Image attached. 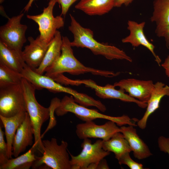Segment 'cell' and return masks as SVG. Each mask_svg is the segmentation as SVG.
Segmentation results:
<instances>
[{
    "instance_id": "cell-1",
    "label": "cell",
    "mask_w": 169,
    "mask_h": 169,
    "mask_svg": "<svg viewBox=\"0 0 169 169\" xmlns=\"http://www.w3.org/2000/svg\"><path fill=\"white\" fill-rule=\"evenodd\" d=\"M70 24L69 30L72 33L74 39L71 42L72 47L88 49L95 55H102L106 59L125 60L132 62V59L123 50L106 44L98 42L94 38L93 31L82 26L70 14Z\"/></svg>"
},
{
    "instance_id": "cell-2",
    "label": "cell",
    "mask_w": 169,
    "mask_h": 169,
    "mask_svg": "<svg viewBox=\"0 0 169 169\" xmlns=\"http://www.w3.org/2000/svg\"><path fill=\"white\" fill-rule=\"evenodd\" d=\"M71 42L67 36H62L61 53L60 56L45 72V75L51 78L68 73L73 75L86 73L105 77L118 75L117 72L95 69L84 66L74 55Z\"/></svg>"
},
{
    "instance_id": "cell-3",
    "label": "cell",
    "mask_w": 169,
    "mask_h": 169,
    "mask_svg": "<svg viewBox=\"0 0 169 169\" xmlns=\"http://www.w3.org/2000/svg\"><path fill=\"white\" fill-rule=\"evenodd\" d=\"M52 100L55 107V113L58 116H62L68 112H71L85 122L99 118L112 121L119 126L126 125L134 126L137 125L135 124L136 119H131L125 115L114 117L103 114L98 112L97 110L90 109L78 104L71 95L69 96L65 95L61 100L57 97Z\"/></svg>"
},
{
    "instance_id": "cell-4",
    "label": "cell",
    "mask_w": 169,
    "mask_h": 169,
    "mask_svg": "<svg viewBox=\"0 0 169 169\" xmlns=\"http://www.w3.org/2000/svg\"><path fill=\"white\" fill-rule=\"evenodd\" d=\"M21 84L23 89L27 112L30 119L34 132L33 146L36 151L42 154L44 152L41 130L43 124L50 116L49 107L45 108L40 105L35 97V87L26 79L23 78Z\"/></svg>"
},
{
    "instance_id": "cell-5",
    "label": "cell",
    "mask_w": 169,
    "mask_h": 169,
    "mask_svg": "<svg viewBox=\"0 0 169 169\" xmlns=\"http://www.w3.org/2000/svg\"><path fill=\"white\" fill-rule=\"evenodd\" d=\"M44 152L37 159L32 167L36 169L43 164L53 169H71L67 142L62 140L58 145L57 140L52 138L50 140L42 141Z\"/></svg>"
},
{
    "instance_id": "cell-6",
    "label": "cell",
    "mask_w": 169,
    "mask_h": 169,
    "mask_svg": "<svg viewBox=\"0 0 169 169\" xmlns=\"http://www.w3.org/2000/svg\"><path fill=\"white\" fill-rule=\"evenodd\" d=\"M21 73L23 78L32 83L36 89L45 88L53 92L68 93L73 96L75 101L79 104L84 103L88 99L87 95L64 87L50 77L37 73L26 64Z\"/></svg>"
},
{
    "instance_id": "cell-7",
    "label": "cell",
    "mask_w": 169,
    "mask_h": 169,
    "mask_svg": "<svg viewBox=\"0 0 169 169\" xmlns=\"http://www.w3.org/2000/svg\"><path fill=\"white\" fill-rule=\"evenodd\" d=\"M27 111L21 83L0 88V115L6 117Z\"/></svg>"
},
{
    "instance_id": "cell-8",
    "label": "cell",
    "mask_w": 169,
    "mask_h": 169,
    "mask_svg": "<svg viewBox=\"0 0 169 169\" xmlns=\"http://www.w3.org/2000/svg\"><path fill=\"white\" fill-rule=\"evenodd\" d=\"M56 3L57 0H50L48 6L44 8L42 13L26 16L38 24L40 38L48 43L53 39L58 29L64 25V19L61 16L54 17L53 15V10Z\"/></svg>"
},
{
    "instance_id": "cell-9",
    "label": "cell",
    "mask_w": 169,
    "mask_h": 169,
    "mask_svg": "<svg viewBox=\"0 0 169 169\" xmlns=\"http://www.w3.org/2000/svg\"><path fill=\"white\" fill-rule=\"evenodd\" d=\"M24 13L13 16L0 28V41L10 49L22 54V49L26 42L25 34L27 26L21 23Z\"/></svg>"
},
{
    "instance_id": "cell-10",
    "label": "cell",
    "mask_w": 169,
    "mask_h": 169,
    "mask_svg": "<svg viewBox=\"0 0 169 169\" xmlns=\"http://www.w3.org/2000/svg\"><path fill=\"white\" fill-rule=\"evenodd\" d=\"M103 140H98L92 144L89 138L84 139L81 144L82 148L80 153L76 156L69 154L71 156L70 164L71 169H87L90 164H98L110 152L102 148Z\"/></svg>"
},
{
    "instance_id": "cell-11",
    "label": "cell",
    "mask_w": 169,
    "mask_h": 169,
    "mask_svg": "<svg viewBox=\"0 0 169 169\" xmlns=\"http://www.w3.org/2000/svg\"><path fill=\"white\" fill-rule=\"evenodd\" d=\"M71 84L72 85L75 86L83 84L86 87L90 88L94 90L97 96L102 99H117L124 102H133L142 108H146L147 106V103L131 97L129 95L125 94L123 90L115 89L114 85L107 84L105 86H101L90 79H72Z\"/></svg>"
},
{
    "instance_id": "cell-12",
    "label": "cell",
    "mask_w": 169,
    "mask_h": 169,
    "mask_svg": "<svg viewBox=\"0 0 169 169\" xmlns=\"http://www.w3.org/2000/svg\"><path fill=\"white\" fill-rule=\"evenodd\" d=\"M117 125L111 120H109L102 125H96L93 121H89L77 124L75 132L81 139L98 138L106 141L116 133L120 132V128Z\"/></svg>"
},
{
    "instance_id": "cell-13",
    "label": "cell",
    "mask_w": 169,
    "mask_h": 169,
    "mask_svg": "<svg viewBox=\"0 0 169 169\" xmlns=\"http://www.w3.org/2000/svg\"><path fill=\"white\" fill-rule=\"evenodd\" d=\"M156 24L155 33L163 38L166 47L169 49V0H155L153 11L150 18Z\"/></svg>"
},
{
    "instance_id": "cell-14",
    "label": "cell",
    "mask_w": 169,
    "mask_h": 169,
    "mask_svg": "<svg viewBox=\"0 0 169 169\" xmlns=\"http://www.w3.org/2000/svg\"><path fill=\"white\" fill-rule=\"evenodd\" d=\"M151 80H141L133 78L122 79L113 85L126 92L131 97L147 103L154 88Z\"/></svg>"
},
{
    "instance_id": "cell-15",
    "label": "cell",
    "mask_w": 169,
    "mask_h": 169,
    "mask_svg": "<svg viewBox=\"0 0 169 169\" xmlns=\"http://www.w3.org/2000/svg\"><path fill=\"white\" fill-rule=\"evenodd\" d=\"M29 45L24 47L22 51V57L26 64L35 70L41 64L49 43H48L38 36L36 39L32 37H28Z\"/></svg>"
},
{
    "instance_id": "cell-16",
    "label": "cell",
    "mask_w": 169,
    "mask_h": 169,
    "mask_svg": "<svg viewBox=\"0 0 169 169\" xmlns=\"http://www.w3.org/2000/svg\"><path fill=\"white\" fill-rule=\"evenodd\" d=\"M145 22L138 23L135 21L128 20L127 22V29L130 31L128 36L122 39L124 43H130L134 47L142 45L147 49L151 53L155 59V60L159 66L161 60L154 51L155 46L147 39L144 32Z\"/></svg>"
},
{
    "instance_id": "cell-17",
    "label": "cell",
    "mask_w": 169,
    "mask_h": 169,
    "mask_svg": "<svg viewBox=\"0 0 169 169\" xmlns=\"http://www.w3.org/2000/svg\"><path fill=\"white\" fill-rule=\"evenodd\" d=\"M34 132L27 112L25 118L16 133L13 143V156L16 157L33 143Z\"/></svg>"
},
{
    "instance_id": "cell-18",
    "label": "cell",
    "mask_w": 169,
    "mask_h": 169,
    "mask_svg": "<svg viewBox=\"0 0 169 169\" xmlns=\"http://www.w3.org/2000/svg\"><path fill=\"white\" fill-rule=\"evenodd\" d=\"M166 96H169V86L161 82H156L147 103L146 111L142 118L137 121V125L140 128H146L149 117L159 107L161 100Z\"/></svg>"
},
{
    "instance_id": "cell-19",
    "label": "cell",
    "mask_w": 169,
    "mask_h": 169,
    "mask_svg": "<svg viewBox=\"0 0 169 169\" xmlns=\"http://www.w3.org/2000/svg\"><path fill=\"white\" fill-rule=\"evenodd\" d=\"M120 128V132L128 142L136 158L143 159L152 155L147 146L137 134L134 126H122Z\"/></svg>"
},
{
    "instance_id": "cell-20",
    "label": "cell",
    "mask_w": 169,
    "mask_h": 169,
    "mask_svg": "<svg viewBox=\"0 0 169 169\" xmlns=\"http://www.w3.org/2000/svg\"><path fill=\"white\" fill-rule=\"evenodd\" d=\"M27 111L18 113L16 115L6 117L0 115V119L5 129L9 159L13 156V143L17 129L24 120Z\"/></svg>"
},
{
    "instance_id": "cell-21",
    "label": "cell",
    "mask_w": 169,
    "mask_h": 169,
    "mask_svg": "<svg viewBox=\"0 0 169 169\" xmlns=\"http://www.w3.org/2000/svg\"><path fill=\"white\" fill-rule=\"evenodd\" d=\"M115 0H80L75 8L90 16L102 15L114 7Z\"/></svg>"
},
{
    "instance_id": "cell-22",
    "label": "cell",
    "mask_w": 169,
    "mask_h": 169,
    "mask_svg": "<svg viewBox=\"0 0 169 169\" xmlns=\"http://www.w3.org/2000/svg\"><path fill=\"white\" fill-rule=\"evenodd\" d=\"M62 44V36L60 32L58 30L50 43L41 64L34 70L36 72L43 74L47 69L58 59L61 54Z\"/></svg>"
},
{
    "instance_id": "cell-23",
    "label": "cell",
    "mask_w": 169,
    "mask_h": 169,
    "mask_svg": "<svg viewBox=\"0 0 169 169\" xmlns=\"http://www.w3.org/2000/svg\"><path fill=\"white\" fill-rule=\"evenodd\" d=\"M0 63L21 73L26 65L22 54L12 49L0 41Z\"/></svg>"
},
{
    "instance_id": "cell-24",
    "label": "cell",
    "mask_w": 169,
    "mask_h": 169,
    "mask_svg": "<svg viewBox=\"0 0 169 169\" xmlns=\"http://www.w3.org/2000/svg\"><path fill=\"white\" fill-rule=\"evenodd\" d=\"M102 148L106 151L114 153L117 159L124 153L132 151L128 142L121 132L116 133L107 140H103Z\"/></svg>"
},
{
    "instance_id": "cell-25",
    "label": "cell",
    "mask_w": 169,
    "mask_h": 169,
    "mask_svg": "<svg viewBox=\"0 0 169 169\" xmlns=\"http://www.w3.org/2000/svg\"><path fill=\"white\" fill-rule=\"evenodd\" d=\"M36 150L33 146L26 153L15 158H11L4 164L0 166V169H28L36 161Z\"/></svg>"
},
{
    "instance_id": "cell-26",
    "label": "cell",
    "mask_w": 169,
    "mask_h": 169,
    "mask_svg": "<svg viewBox=\"0 0 169 169\" xmlns=\"http://www.w3.org/2000/svg\"><path fill=\"white\" fill-rule=\"evenodd\" d=\"M23 78L21 73L0 63V88L20 83Z\"/></svg>"
},
{
    "instance_id": "cell-27",
    "label": "cell",
    "mask_w": 169,
    "mask_h": 169,
    "mask_svg": "<svg viewBox=\"0 0 169 169\" xmlns=\"http://www.w3.org/2000/svg\"><path fill=\"white\" fill-rule=\"evenodd\" d=\"M129 152L122 154L117 160L120 165L125 164L131 169H143V165L133 160L130 155Z\"/></svg>"
},
{
    "instance_id": "cell-28",
    "label": "cell",
    "mask_w": 169,
    "mask_h": 169,
    "mask_svg": "<svg viewBox=\"0 0 169 169\" xmlns=\"http://www.w3.org/2000/svg\"><path fill=\"white\" fill-rule=\"evenodd\" d=\"M4 133L0 126V166L6 163L9 160L8 156V147L4 139Z\"/></svg>"
},
{
    "instance_id": "cell-29",
    "label": "cell",
    "mask_w": 169,
    "mask_h": 169,
    "mask_svg": "<svg viewBox=\"0 0 169 169\" xmlns=\"http://www.w3.org/2000/svg\"><path fill=\"white\" fill-rule=\"evenodd\" d=\"M61 8V15L65 16L71 6L79 0H57Z\"/></svg>"
},
{
    "instance_id": "cell-30",
    "label": "cell",
    "mask_w": 169,
    "mask_h": 169,
    "mask_svg": "<svg viewBox=\"0 0 169 169\" xmlns=\"http://www.w3.org/2000/svg\"><path fill=\"white\" fill-rule=\"evenodd\" d=\"M158 143L160 150L169 156V138L161 136L158 138Z\"/></svg>"
},
{
    "instance_id": "cell-31",
    "label": "cell",
    "mask_w": 169,
    "mask_h": 169,
    "mask_svg": "<svg viewBox=\"0 0 169 169\" xmlns=\"http://www.w3.org/2000/svg\"><path fill=\"white\" fill-rule=\"evenodd\" d=\"M161 65L165 70L166 75L169 78V55L166 58Z\"/></svg>"
},
{
    "instance_id": "cell-32",
    "label": "cell",
    "mask_w": 169,
    "mask_h": 169,
    "mask_svg": "<svg viewBox=\"0 0 169 169\" xmlns=\"http://www.w3.org/2000/svg\"><path fill=\"white\" fill-rule=\"evenodd\" d=\"M133 0H115L114 7H120L122 5H128Z\"/></svg>"
},
{
    "instance_id": "cell-33",
    "label": "cell",
    "mask_w": 169,
    "mask_h": 169,
    "mask_svg": "<svg viewBox=\"0 0 169 169\" xmlns=\"http://www.w3.org/2000/svg\"><path fill=\"white\" fill-rule=\"evenodd\" d=\"M109 168L106 160L103 158L98 164L97 169H109Z\"/></svg>"
},
{
    "instance_id": "cell-34",
    "label": "cell",
    "mask_w": 169,
    "mask_h": 169,
    "mask_svg": "<svg viewBox=\"0 0 169 169\" xmlns=\"http://www.w3.org/2000/svg\"><path fill=\"white\" fill-rule=\"evenodd\" d=\"M34 0H29L28 3L23 9L24 12H28L31 7L33 2Z\"/></svg>"
},
{
    "instance_id": "cell-35",
    "label": "cell",
    "mask_w": 169,
    "mask_h": 169,
    "mask_svg": "<svg viewBox=\"0 0 169 169\" xmlns=\"http://www.w3.org/2000/svg\"><path fill=\"white\" fill-rule=\"evenodd\" d=\"M98 164L95 163L90 164L88 166L87 169H97Z\"/></svg>"
},
{
    "instance_id": "cell-36",
    "label": "cell",
    "mask_w": 169,
    "mask_h": 169,
    "mask_svg": "<svg viewBox=\"0 0 169 169\" xmlns=\"http://www.w3.org/2000/svg\"><path fill=\"white\" fill-rule=\"evenodd\" d=\"M0 13L1 14L3 17L8 18V19L10 18L6 14L5 11H4V8L2 6H0Z\"/></svg>"
},
{
    "instance_id": "cell-37",
    "label": "cell",
    "mask_w": 169,
    "mask_h": 169,
    "mask_svg": "<svg viewBox=\"0 0 169 169\" xmlns=\"http://www.w3.org/2000/svg\"><path fill=\"white\" fill-rule=\"evenodd\" d=\"M4 0H0V3H2L4 1Z\"/></svg>"
}]
</instances>
